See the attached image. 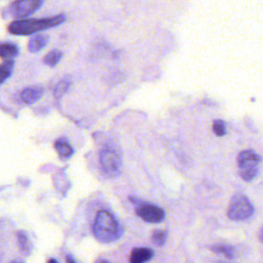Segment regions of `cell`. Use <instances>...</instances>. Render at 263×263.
<instances>
[{
  "mask_svg": "<svg viewBox=\"0 0 263 263\" xmlns=\"http://www.w3.org/2000/svg\"><path fill=\"white\" fill-rule=\"evenodd\" d=\"M16 236V244L18 246V249H20V251L24 255L30 256L33 251V245L27 232L25 230H18Z\"/></svg>",
  "mask_w": 263,
  "mask_h": 263,
  "instance_id": "10",
  "label": "cell"
},
{
  "mask_svg": "<svg viewBox=\"0 0 263 263\" xmlns=\"http://www.w3.org/2000/svg\"><path fill=\"white\" fill-rule=\"evenodd\" d=\"M254 213V206L250 200L242 194H234L230 202L228 217L232 221H244L249 219Z\"/></svg>",
  "mask_w": 263,
  "mask_h": 263,
  "instance_id": "4",
  "label": "cell"
},
{
  "mask_svg": "<svg viewBox=\"0 0 263 263\" xmlns=\"http://www.w3.org/2000/svg\"><path fill=\"white\" fill-rule=\"evenodd\" d=\"M0 54H2V57L4 59L12 60L18 54V48L14 44L6 42L2 46V48H0Z\"/></svg>",
  "mask_w": 263,
  "mask_h": 263,
  "instance_id": "14",
  "label": "cell"
},
{
  "mask_svg": "<svg viewBox=\"0 0 263 263\" xmlns=\"http://www.w3.org/2000/svg\"><path fill=\"white\" fill-rule=\"evenodd\" d=\"M48 263H59L57 260H56V259H54V258H50L48 261Z\"/></svg>",
  "mask_w": 263,
  "mask_h": 263,
  "instance_id": "22",
  "label": "cell"
},
{
  "mask_svg": "<svg viewBox=\"0 0 263 263\" xmlns=\"http://www.w3.org/2000/svg\"><path fill=\"white\" fill-rule=\"evenodd\" d=\"M259 240H260L261 242H263V228L261 230V232H260V234H259Z\"/></svg>",
  "mask_w": 263,
  "mask_h": 263,
  "instance_id": "21",
  "label": "cell"
},
{
  "mask_svg": "<svg viewBox=\"0 0 263 263\" xmlns=\"http://www.w3.org/2000/svg\"><path fill=\"white\" fill-rule=\"evenodd\" d=\"M154 256V252L150 248L139 247L132 250L130 255V263H146L152 260Z\"/></svg>",
  "mask_w": 263,
  "mask_h": 263,
  "instance_id": "8",
  "label": "cell"
},
{
  "mask_svg": "<svg viewBox=\"0 0 263 263\" xmlns=\"http://www.w3.org/2000/svg\"><path fill=\"white\" fill-rule=\"evenodd\" d=\"M210 249L217 254H222L228 259H232L236 256V250L232 246L226 245V244H215V245H212Z\"/></svg>",
  "mask_w": 263,
  "mask_h": 263,
  "instance_id": "13",
  "label": "cell"
},
{
  "mask_svg": "<svg viewBox=\"0 0 263 263\" xmlns=\"http://www.w3.org/2000/svg\"><path fill=\"white\" fill-rule=\"evenodd\" d=\"M42 6V0H16L10 6V14L16 18L29 16Z\"/></svg>",
  "mask_w": 263,
  "mask_h": 263,
  "instance_id": "7",
  "label": "cell"
},
{
  "mask_svg": "<svg viewBox=\"0 0 263 263\" xmlns=\"http://www.w3.org/2000/svg\"><path fill=\"white\" fill-rule=\"evenodd\" d=\"M92 234L102 244H110L120 240L124 234V228L116 217L106 210L97 213L92 224Z\"/></svg>",
  "mask_w": 263,
  "mask_h": 263,
  "instance_id": "1",
  "label": "cell"
},
{
  "mask_svg": "<svg viewBox=\"0 0 263 263\" xmlns=\"http://www.w3.org/2000/svg\"><path fill=\"white\" fill-rule=\"evenodd\" d=\"M14 67V60H6L2 66V72H0V84H4L12 73Z\"/></svg>",
  "mask_w": 263,
  "mask_h": 263,
  "instance_id": "16",
  "label": "cell"
},
{
  "mask_svg": "<svg viewBox=\"0 0 263 263\" xmlns=\"http://www.w3.org/2000/svg\"><path fill=\"white\" fill-rule=\"evenodd\" d=\"M213 130H214V133L221 137V136H224L225 133H226V130H225V124L222 120H217L214 122L213 124Z\"/></svg>",
  "mask_w": 263,
  "mask_h": 263,
  "instance_id": "19",
  "label": "cell"
},
{
  "mask_svg": "<svg viewBox=\"0 0 263 263\" xmlns=\"http://www.w3.org/2000/svg\"><path fill=\"white\" fill-rule=\"evenodd\" d=\"M10 263H25V262L22 261V260H14V261H12Z\"/></svg>",
  "mask_w": 263,
  "mask_h": 263,
  "instance_id": "24",
  "label": "cell"
},
{
  "mask_svg": "<svg viewBox=\"0 0 263 263\" xmlns=\"http://www.w3.org/2000/svg\"><path fill=\"white\" fill-rule=\"evenodd\" d=\"M65 260H66V263H80L72 255H66Z\"/></svg>",
  "mask_w": 263,
  "mask_h": 263,
  "instance_id": "20",
  "label": "cell"
},
{
  "mask_svg": "<svg viewBox=\"0 0 263 263\" xmlns=\"http://www.w3.org/2000/svg\"><path fill=\"white\" fill-rule=\"evenodd\" d=\"M261 158L253 150H245L238 156V173L242 180L252 181L258 174V164Z\"/></svg>",
  "mask_w": 263,
  "mask_h": 263,
  "instance_id": "3",
  "label": "cell"
},
{
  "mask_svg": "<svg viewBox=\"0 0 263 263\" xmlns=\"http://www.w3.org/2000/svg\"><path fill=\"white\" fill-rule=\"evenodd\" d=\"M62 57H63L62 52H60L58 50H52L50 54H48L46 56L44 59V62L48 66L54 67L56 65L59 64V62L61 61Z\"/></svg>",
  "mask_w": 263,
  "mask_h": 263,
  "instance_id": "15",
  "label": "cell"
},
{
  "mask_svg": "<svg viewBox=\"0 0 263 263\" xmlns=\"http://www.w3.org/2000/svg\"><path fill=\"white\" fill-rule=\"evenodd\" d=\"M48 42V37L46 35H35L30 40L28 44V50L30 52H38L46 46Z\"/></svg>",
  "mask_w": 263,
  "mask_h": 263,
  "instance_id": "12",
  "label": "cell"
},
{
  "mask_svg": "<svg viewBox=\"0 0 263 263\" xmlns=\"http://www.w3.org/2000/svg\"><path fill=\"white\" fill-rule=\"evenodd\" d=\"M44 95V88L40 86H32V88H27L22 90L21 92V99L24 103L27 104H32L35 103L36 101H38Z\"/></svg>",
  "mask_w": 263,
  "mask_h": 263,
  "instance_id": "9",
  "label": "cell"
},
{
  "mask_svg": "<svg viewBox=\"0 0 263 263\" xmlns=\"http://www.w3.org/2000/svg\"><path fill=\"white\" fill-rule=\"evenodd\" d=\"M54 149L62 160H68L74 154L73 148L71 147V145L69 144V142L65 138H61V139L56 141Z\"/></svg>",
  "mask_w": 263,
  "mask_h": 263,
  "instance_id": "11",
  "label": "cell"
},
{
  "mask_svg": "<svg viewBox=\"0 0 263 263\" xmlns=\"http://www.w3.org/2000/svg\"><path fill=\"white\" fill-rule=\"evenodd\" d=\"M136 214L143 221L148 223H160L166 218L164 211L160 206L152 204H139Z\"/></svg>",
  "mask_w": 263,
  "mask_h": 263,
  "instance_id": "6",
  "label": "cell"
},
{
  "mask_svg": "<svg viewBox=\"0 0 263 263\" xmlns=\"http://www.w3.org/2000/svg\"><path fill=\"white\" fill-rule=\"evenodd\" d=\"M166 238H168V232L166 230H156L152 232V242L156 246H158V247H162L164 245V244L166 242Z\"/></svg>",
  "mask_w": 263,
  "mask_h": 263,
  "instance_id": "17",
  "label": "cell"
},
{
  "mask_svg": "<svg viewBox=\"0 0 263 263\" xmlns=\"http://www.w3.org/2000/svg\"><path fill=\"white\" fill-rule=\"evenodd\" d=\"M66 21L63 14L46 18H33V20H16L12 22L8 31L14 35H30L36 32L44 31L52 27L59 26Z\"/></svg>",
  "mask_w": 263,
  "mask_h": 263,
  "instance_id": "2",
  "label": "cell"
},
{
  "mask_svg": "<svg viewBox=\"0 0 263 263\" xmlns=\"http://www.w3.org/2000/svg\"><path fill=\"white\" fill-rule=\"evenodd\" d=\"M100 164L103 172L114 177L120 172L122 156L114 146H105L100 152Z\"/></svg>",
  "mask_w": 263,
  "mask_h": 263,
  "instance_id": "5",
  "label": "cell"
},
{
  "mask_svg": "<svg viewBox=\"0 0 263 263\" xmlns=\"http://www.w3.org/2000/svg\"><path fill=\"white\" fill-rule=\"evenodd\" d=\"M69 86H70V82L68 80H62L54 90V96L60 98L63 94H65L68 90Z\"/></svg>",
  "mask_w": 263,
  "mask_h": 263,
  "instance_id": "18",
  "label": "cell"
},
{
  "mask_svg": "<svg viewBox=\"0 0 263 263\" xmlns=\"http://www.w3.org/2000/svg\"><path fill=\"white\" fill-rule=\"evenodd\" d=\"M96 263H109V262H107L106 260H103V259H99L96 261Z\"/></svg>",
  "mask_w": 263,
  "mask_h": 263,
  "instance_id": "23",
  "label": "cell"
}]
</instances>
